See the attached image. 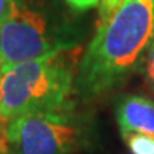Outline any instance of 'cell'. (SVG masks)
I'll return each instance as SVG.
<instances>
[{"instance_id": "6da1fadb", "label": "cell", "mask_w": 154, "mask_h": 154, "mask_svg": "<svg viewBox=\"0 0 154 154\" xmlns=\"http://www.w3.org/2000/svg\"><path fill=\"white\" fill-rule=\"evenodd\" d=\"M154 40V0H126L97 26L79 64L74 91L83 100L121 86L141 64Z\"/></svg>"}, {"instance_id": "7a4b0ae2", "label": "cell", "mask_w": 154, "mask_h": 154, "mask_svg": "<svg viewBox=\"0 0 154 154\" xmlns=\"http://www.w3.org/2000/svg\"><path fill=\"white\" fill-rule=\"evenodd\" d=\"M61 53L23 61L0 76V120L72 106L73 69Z\"/></svg>"}, {"instance_id": "3957f363", "label": "cell", "mask_w": 154, "mask_h": 154, "mask_svg": "<svg viewBox=\"0 0 154 154\" xmlns=\"http://www.w3.org/2000/svg\"><path fill=\"white\" fill-rule=\"evenodd\" d=\"M93 123L73 104L17 116L6 124V154H73L91 146Z\"/></svg>"}, {"instance_id": "277c9868", "label": "cell", "mask_w": 154, "mask_h": 154, "mask_svg": "<svg viewBox=\"0 0 154 154\" xmlns=\"http://www.w3.org/2000/svg\"><path fill=\"white\" fill-rule=\"evenodd\" d=\"M66 32L53 26L50 17L24 0H14L0 24V76L19 63L67 51Z\"/></svg>"}, {"instance_id": "5b68a950", "label": "cell", "mask_w": 154, "mask_h": 154, "mask_svg": "<svg viewBox=\"0 0 154 154\" xmlns=\"http://www.w3.org/2000/svg\"><path fill=\"white\" fill-rule=\"evenodd\" d=\"M116 120L121 136L131 131L154 134V101L138 94H126L116 104Z\"/></svg>"}, {"instance_id": "8992f818", "label": "cell", "mask_w": 154, "mask_h": 154, "mask_svg": "<svg viewBox=\"0 0 154 154\" xmlns=\"http://www.w3.org/2000/svg\"><path fill=\"white\" fill-rule=\"evenodd\" d=\"M121 137L133 154H154V134L131 131Z\"/></svg>"}, {"instance_id": "52a82bcc", "label": "cell", "mask_w": 154, "mask_h": 154, "mask_svg": "<svg viewBox=\"0 0 154 154\" xmlns=\"http://www.w3.org/2000/svg\"><path fill=\"white\" fill-rule=\"evenodd\" d=\"M126 0H100V9H99V24L106 23L116 11L121 7V5Z\"/></svg>"}, {"instance_id": "ba28073f", "label": "cell", "mask_w": 154, "mask_h": 154, "mask_svg": "<svg viewBox=\"0 0 154 154\" xmlns=\"http://www.w3.org/2000/svg\"><path fill=\"white\" fill-rule=\"evenodd\" d=\"M147 67H146V73H147V77H149L150 83L154 86V40L150 44L149 50H147Z\"/></svg>"}, {"instance_id": "9c48e42d", "label": "cell", "mask_w": 154, "mask_h": 154, "mask_svg": "<svg viewBox=\"0 0 154 154\" xmlns=\"http://www.w3.org/2000/svg\"><path fill=\"white\" fill-rule=\"evenodd\" d=\"M66 2L72 6L73 9L80 11L91 9V7H94V6H97L100 3V0H66Z\"/></svg>"}, {"instance_id": "30bf717a", "label": "cell", "mask_w": 154, "mask_h": 154, "mask_svg": "<svg viewBox=\"0 0 154 154\" xmlns=\"http://www.w3.org/2000/svg\"><path fill=\"white\" fill-rule=\"evenodd\" d=\"M13 2H14V0H0V24L5 22V19L7 17V14L10 13Z\"/></svg>"}, {"instance_id": "8fae6325", "label": "cell", "mask_w": 154, "mask_h": 154, "mask_svg": "<svg viewBox=\"0 0 154 154\" xmlns=\"http://www.w3.org/2000/svg\"><path fill=\"white\" fill-rule=\"evenodd\" d=\"M5 123L0 120V154L6 153V127Z\"/></svg>"}]
</instances>
